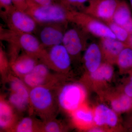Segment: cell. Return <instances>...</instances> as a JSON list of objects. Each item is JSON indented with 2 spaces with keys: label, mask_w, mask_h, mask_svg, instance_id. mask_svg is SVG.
Instances as JSON below:
<instances>
[{
  "label": "cell",
  "mask_w": 132,
  "mask_h": 132,
  "mask_svg": "<svg viewBox=\"0 0 132 132\" xmlns=\"http://www.w3.org/2000/svg\"><path fill=\"white\" fill-rule=\"evenodd\" d=\"M86 96L85 88L80 84L72 83L64 86L58 97L59 104L66 111L73 112L81 106Z\"/></svg>",
  "instance_id": "3"
},
{
  "label": "cell",
  "mask_w": 132,
  "mask_h": 132,
  "mask_svg": "<svg viewBox=\"0 0 132 132\" xmlns=\"http://www.w3.org/2000/svg\"><path fill=\"white\" fill-rule=\"evenodd\" d=\"M9 100L11 104L20 110L25 109L30 101L29 98L12 92L10 96Z\"/></svg>",
  "instance_id": "23"
},
{
  "label": "cell",
  "mask_w": 132,
  "mask_h": 132,
  "mask_svg": "<svg viewBox=\"0 0 132 132\" xmlns=\"http://www.w3.org/2000/svg\"><path fill=\"white\" fill-rule=\"evenodd\" d=\"M10 89L12 92L22 95L29 98V92L25 85V82L18 79L12 80L10 82Z\"/></svg>",
  "instance_id": "24"
},
{
  "label": "cell",
  "mask_w": 132,
  "mask_h": 132,
  "mask_svg": "<svg viewBox=\"0 0 132 132\" xmlns=\"http://www.w3.org/2000/svg\"><path fill=\"white\" fill-rule=\"evenodd\" d=\"M29 101L36 110L44 112L52 107L53 100L50 90L41 86L32 88L29 92Z\"/></svg>",
  "instance_id": "6"
},
{
  "label": "cell",
  "mask_w": 132,
  "mask_h": 132,
  "mask_svg": "<svg viewBox=\"0 0 132 132\" xmlns=\"http://www.w3.org/2000/svg\"><path fill=\"white\" fill-rule=\"evenodd\" d=\"M100 45L103 56L110 62L116 61L121 52L127 46L117 39L111 38H101Z\"/></svg>",
  "instance_id": "10"
},
{
  "label": "cell",
  "mask_w": 132,
  "mask_h": 132,
  "mask_svg": "<svg viewBox=\"0 0 132 132\" xmlns=\"http://www.w3.org/2000/svg\"><path fill=\"white\" fill-rule=\"evenodd\" d=\"M129 1H130V5L132 9V0H129Z\"/></svg>",
  "instance_id": "34"
},
{
  "label": "cell",
  "mask_w": 132,
  "mask_h": 132,
  "mask_svg": "<svg viewBox=\"0 0 132 132\" xmlns=\"http://www.w3.org/2000/svg\"><path fill=\"white\" fill-rule=\"evenodd\" d=\"M44 131L47 132H58L61 131L60 125L57 122L51 121L48 122L45 125Z\"/></svg>",
  "instance_id": "27"
},
{
  "label": "cell",
  "mask_w": 132,
  "mask_h": 132,
  "mask_svg": "<svg viewBox=\"0 0 132 132\" xmlns=\"http://www.w3.org/2000/svg\"><path fill=\"white\" fill-rule=\"evenodd\" d=\"M13 121V113L12 108L5 101L0 103V127L6 129L10 126Z\"/></svg>",
  "instance_id": "19"
},
{
  "label": "cell",
  "mask_w": 132,
  "mask_h": 132,
  "mask_svg": "<svg viewBox=\"0 0 132 132\" xmlns=\"http://www.w3.org/2000/svg\"><path fill=\"white\" fill-rule=\"evenodd\" d=\"M120 0H92L82 12L107 24L112 21L113 17Z\"/></svg>",
  "instance_id": "4"
},
{
  "label": "cell",
  "mask_w": 132,
  "mask_h": 132,
  "mask_svg": "<svg viewBox=\"0 0 132 132\" xmlns=\"http://www.w3.org/2000/svg\"><path fill=\"white\" fill-rule=\"evenodd\" d=\"M64 33L53 26H47L41 31L40 38L43 45L52 46L62 44Z\"/></svg>",
  "instance_id": "13"
},
{
  "label": "cell",
  "mask_w": 132,
  "mask_h": 132,
  "mask_svg": "<svg viewBox=\"0 0 132 132\" xmlns=\"http://www.w3.org/2000/svg\"></svg>",
  "instance_id": "36"
},
{
  "label": "cell",
  "mask_w": 132,
  "mask_h": 132,
  "mask_svg": "<svg viewBox=\"0 0 132 132\" xmlns=\"http://www.w3.org/2000/svg\"><path fill=\"white\" fill-rule=\"evenodd\" d=\"M36 65L35 60L32 58L25 56L16 61L13 67L16 73L24 76L31 72Z\"/></svg>",
  "instance_id": "16"
},
{
  "label": "cell",
  "mask_w": 132,
  "mask_h": 132,
  "mask_svg": "<svg viewBox=\"0 0 132 132\" xmlns=\"http://www.w3.org/2000/svg\"><path fill=\"white\" fill-rule=\"evenodd\" d=\"M90 74L91 78L94 80L98 81L109 80L113 75V68L109 63H102L96 71Z\"/></svg>",
  "instance_id": "18"
},
{
  "label": "cell",
  "mask_w": 132,
  "mask_h": 132,
  "mask_svg": "<svg viewBox=\"0 0 132 132\" xmlns=\"http://www.w3.org/2000/svg\"><path fill=\"white\" fill-rule=\"evenodd\" d=\"M0 3L1 6L3 7L7 10L10 11L13 9V0H0Z\"/></svg>",
  "instance_id": "29"
},
{
  "label": "cell",
  "mask_w": 132,
  "mask_h": 132,
  "mask_svg": "<svg viewBox=\"0 0 132 132\" xmlns=\"http://www.w3.org/2000/svg\"><path fill=\"white\" fill-rule=\"evenodd\" d=\"M132 21L131 12L129 5L125 1L120 0L114 14L112 21L124 28Z\"/></svg>",
  "instance_id": "14"
},
{
  "label": "cell",
  "mask_w": 132,
  "mask_h": 132,
  "mask_svg": "<svg viewBox=\"0 0 132 132\" xmlns=\"http://www.w3.org/2000/svg\"><path fill=\"white\" fill-rule=\"evenodd\" d=\"M75 121L79 125H89L94 121V112L90 109L80 106L73 112Z\"/></svg>",
  "instance_id": "17"
},
{
  "label": "cell",
  "mask_w": 132,
  "mask_h": 132,
  "mask_svg": "<svg viewBox=\"0 0 132 132\" xmlns=\"http://www.w3.org/2000/svg\"><path fill=\"white\" fill-rule=\"evenodd\" d=\"M19 41L21 47L29 53L37 54L41 50L40 42L31 33H21Z\"/></svg>",
  "instance_id": "15"
},
{
  "label": "cell",
  "mask_w": 132,
  "mask_h": 132,
  "mask_svg": "<svg viewBox=\"0 0 132 132\" xmlns=\"http://www.w3.org/2000/svg\"><path fill=\"white\" fill-rule=\"evenodd\" d=\"M92 0H60L61 3L71 10L79 9L83 12Z\"/></svg>",
  "instance_id": "25"
},
{
  "label": "cell",
  "mask_w": 132,
  "mask_h": 132,
  "mask_svg": "<svg viewBox=\"0 0 132 132\" xmlns=\"http://www.w3.org/2000/svg\"><path fill=\"white\" fill-rule=\"evenodd\" d=\"M117 64L121 69L132 68V48L127 46L121 52L116 60Z\"/></svg>",
  "instance_id": "21"
},
{
  "label": "cell",
  "mask_w": 132,
  "mask_h": 132,
  "mask_svg": "<svg viewBox=\"0 0 132 132\" xmlns=\"http://www.w3.org/2000/svg\"><path fill=\"white\" fill-rule=\"evenodd\" d=\"M125 94L132 98V82L131 81L125 87Z\"/></svg>",
  "instance_id": "31"
},
{
  "label": "cell",
  "mask_w": 132,
  "mask_h": 132,
  "mask_svg": "<svg viewBox=\"0 0 132 132\" xmlns=\"http://www.w3.org/2000/svg\"><path fill=\"white\" fill-rule=\"evenodd\" d=\"M130 81L132 82V75L131 76V78H130Z\"/></svg>",
  "instance_id": "35"
},
{
  "label": "cell",
  "mask_w": 132,
  "mask_h": 132,
  "mask_svg": "<svg viewBox=\"0 0 132 132\" xmlns=\"http://www.w3.org/2000/svg\"><path fill=\"white\" fill-rule=\"evenodd\" d=\"M118 117L115 111L103 104L96 107L94 112V121L98 126L106 125L115 126L118 123Z\"/></svg>",
  "instance_id": "11"
},
{
  "label": "cell",
  "mask_w": 132,
  "mask_h": 132,
  "mask_svg": "<svg viewBox=\"0 0 132 132\" xmlns=\"http://www.w3.org/2000/svg\"><path fill=\"white\" fill-rule=\"evenodd\" d=\"M70 21L76 24L88 34L101 38L116 39L115 35L107 24L82 12H71Z\"/></svg>",
  "instance_id": "2"
},
{
  "label": "cell",
  "mask_w": 132,
  "mask_h": 132,
  "mask_svg": "<svg viewBox=\"0 0 132 132\" xmlns=\"http://www.w3.org/2000/svg\"><path fill=\"white\" fill-rule=\"evenodd\" d=\"M27 10L28 13L36 21L43 23L70 21L72 11L61 3L41 6L37 5L31 0H28Z\"/></svg>",
  "instance_id": "1"
},
{
  "label": "cell",
  "mask_w": 132,
  "mask_h": 132,
  "mask_svg": "<svg viewBox=\"0 0 132 132\" xmlns=\"http://www.w3.org/2000/svg\"><path fill=\"white\" fill-rule=\"evenodd\" d=\"M102 129L98 127H93L90 129L89 131L92 132H102Z\"/></svg>",
  "instance_id": "32"
},
{
  "label": "cell",
  "mask_w": 132,
  "mask_h": 132,
  "mask_svg": "<svg viewBox=\"0 0 132 132\" xmlns=\"http://www.w3.org/2000/svg\"><path fill=\"white\" fill-rule=\"evenodd\" d=\"M34 3L39 5H47L53 4L54 0H31Z\"/></svg>",
  "instance_id": "30"
},
{
  "label": "cell",
  "mask_w": 132,
  "mask_h": 132,
  "mask_svg": "<svg viewBox=\"0 0 132 132\" xmlns=\"http://www.w3.org/2000/svg\"><path fill=\"white\" fill-rule=\"evenodd\" d=\"M103 57L100 44L93 42L87 47L84 55V63L90 73L96 71L101 65Z\"/></svg>",
  "instance_id": "9"
},
{
  "label": "cell",
  "mask_w": 132,
  "mask_h": 132,
  "mask_svg": "<svg viewBox=\"0 0 132 132\" xmlns=\"http://www.w3.org/2000/svg\"><path fill=\"white\" fill-rule=\"evenodd\" d=\"M111 105L113 110L117 112L128 111L132 106V98L126 94L122 95L118 98L113 100L111 102Z\"/></svg>",
  "instance_id": "20"
},
{
  "label": "cell",
  "mask_w": 132,
  "mask_h": 132,
  "mask_svg": "<svg viewBox=\"0 0 132 132\" xmlns=\"http://www.w3.org/2000/svg\"><path fill=\"white\" fill-rule=\"evenodd\" d=\"M15 131L18 132H31L34 131V123L31 118H23L18 123Z\"/></svg>",
  "instance_id": "26"
},
{
  "label": "cell",
  "mask_w": 132,
  "mask_h": 132,
  "mask_svg": "<svg viewBox=\"0 0 132 132\" xmlns=\"http://www.w3.org/2000/svg\"><path fill=\"white\" fill-rule=\"evenodd\" d=\"M16 8L24 11L28 7V0H13Z\"/></svg>",
  "instance_id": "28"
},
{
  "label": "cell",
  "mask_w": 132,
  "mask_h": 132,
  "mask_svg": "<svg viewBox=\"0 0 132 132\" xmlns=\"http://www.w3.org/2000/svg\"><path fill=\"white\" fill-rule=\"evenodd\" d=\"M127 45L132 48V34H130Z\"/></svg>",
  "instance_id": "33"
},
{
  "label": "cell",
  "mask_w": 132,
  "mask_h": 132,
  "mask_svg": "<svg viewBox=\"0 0 132 132\" xmlns=\"http://www.w3.org/2000/svg\"><path fill=\"white\" fill-rule=\"evenodd\" d=\"M49 74L47 66L44 64H36L31 72L24 76V82L32 88L43 86Z\"/></svg>",
  "instance_id": "12"
},
{
  "label": "cell",
  "mask_w": 132,
  "mask_h": 132,
  "mask_svg": "<svg viewBox=\"0 0 132 132\" xmlns=\"http://www.w3.org/2000/svg\"><path fill=\"white\" fill-rule=\"evenodd\" d=\"M107 24L114 34L116 39L127 44L130 35L128 31L123 27L115 24L113 21Z\"/></svg>",
  "instance_id": "22"
},
{
  "label": "cell",
  "mask_w": 132,
  "mask_h": 132,
  "mask_svg": "<svg viewBox=\"0 0 132 132\" xmlns=\"http://www.w3.org/2000/svg\"><path fill=\"white\" fill-rule=\"evenodd\" d=\"M48 58L52 65L59 70L65 71L71 66V55L62 44L52 47Z\"/></svg>",
  "instance_id": "8"
},
{
  "label": "cell",
  "mask_w": 132,
  "mask_h": 132,
  "mask_svg": "<svg viewBox=\"0 0 132 132\" xmlns=\"http://www.w3.org/2000/svg\"><path fill=\"white\" fill-rule=\"evenodd\" d=\"M87 34L81 28H70L64 32L62 44L71 57L77 56L86 47Z\"/></svg>",
  "instance_id": "5"
},
{
  "label": "cell",
  "mask_w": 132,
  "mask_h": 132,
  "mask_svg": "<svg viewBox=\"0 0 132 132\" xmlns=\"http://www.w3.org/2000/svg\"><path fill=\"white\" fill-rule=\"evenodd\" d=\"M10 16L12 26L21 33H31L36 27V21L28 13L17 8L13 9Z\"/></svg>",
  "instance_id": "7"
}]
</instances>
